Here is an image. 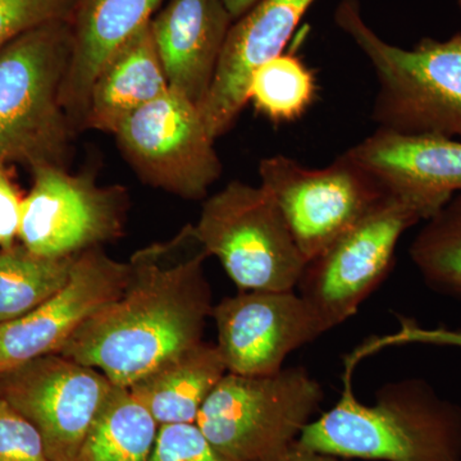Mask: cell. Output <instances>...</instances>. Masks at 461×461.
<instances>
[{
	"label": "cell",
	"instance_id": "1",
	"mask_svg": "<svg viewBox=\"0 0 461 461\" xmlns=\"http://www.w3.org/2000/svg\"><path fill=\"white\" fill-rule=\"evenodd\" d=\"M209 257L190 223L171 239L139 249L127 262L121 295L91 315L58 354L129 388L204 341L214 306L205 275Z\"/></svg>",
	"mask_w": 461,
	"mask_h": 461
},
{
	"label": "cell",
	"instance_id": "2",
	"mask_svg": "<svg viewBox=\"0 0 461 461\" xmlns=\"http://www.w3.org/2000/svg\"><path fill=\"white\" fill-rule=\"evenodd\" d=\"M297 444L346 459L461 461V406L420 378L379 388L373 405L350 381L338 403L303 430Z\"/></svg>",
	"mask_w": 461,
	"mask_h": 461
},
{
	"label": "cell",
	"instance_id": "3",
	"mask_svg": "<svg viewBox=\"0 0 461 461\" xmlns=\"http://www.w3.org/2000/svg\"><path fill=\"white\" fill-rule=\"evenodd\" d=\"M335 23L371 63L378 129L461 140V32L445 41L423 38L405 50L372 29L359 0H341Z\"/></svg>",
	"mask_w": 461,
	"mask_h": 461
},
{
	"label": "cell",
	"instance_id": "4",
	"mask_svg": "<svg viewBox=\"0 0 461 461\" xmlns=\"http://www.w3.org/2000/svg\"><path fill=\"white\" fill-rule=\"evenodd\" d=\"M71 21L45 23L0 50V165L65 167L75 131L60 103Z\"/></svg>",
	"mask_w": 461,
	"mask_h": 461
},
{
	"label": "cell",
	"instance_id": "5",
	"mask_svg": "<svg viewBox=\"0 0 461 461\" xmlns=\"http://www.w3.org/2000/svg\"><path fill=\"white\" fill-rule=\"evenodd\" d=\"M323 397L303 366L269 375L227 372L195 424L226 461H276L299 439Z\"/></svg>",
	"mask_w": 461,
	"mask_h": 461
},
{
	"label": "cell",
	"instance_id": "6",
	"mask_svg": "<svg viewBox=\"0 0 461 461\" xmlns=\"http://www.w3.org/2000/svg\"><path fill=\"white\" fill-rule=\"evenodd\" d=\"M194 227L241 291L295 290L308 263L262 185L230 181L205 200Z\"/></svg>",
	"mask_w": 461,
	"mask_h": 461
},
{
	"label": "cell",
	"instance_id": "7",
	"mask_svg": "<svg viewBox=\"0 0 461 461\" xmlns=\"http://www.w3.org/2000/svg\"><path fill=\"white\" fill-rule=\"evenodd\" d=\"M258 172L306 262L323 253L390 194L346 153L324 168H309L277 154L260 160Z\"/></svg>",
	"mask_w": 461,
	"mask_h": 461
},
{
	"label": "cell",
	"instance_id": "8",
	"mask_svg": "<svg viewBox=\"0 0 461 461\" xmlns=\"http://www.w3.org/2000/svg\"><path fill=\"white\" fill-rule=\"evenodd\" d=\"M421 221L424 217L417 205L390 193L306 263L296 287L326 332L357 313L390 272L403 233Z\"/></svg>",
	"mask_w": 461,
	"mask_h": 461
},
{
	"label": "cell",
	"instance_id": "9",
	"mask_svg": "<svg viewBox=\"0 0 461 461\" xmlns=\"http://www.w3.org/2000/svg\"><path fill=\"white\" fill-rule=\"evenodd\" d=\"M114 136L141 181L182 199L206 198L222 175L199 108L171 89L129 115Z\"/></svg>",
	"mask_w": 461,
	"mask_h": 461
},
{
	"label": "cell",
	"instance_id": "10",
	"mask_svg": "<svg viewBox=\"0 0 461 461\" xmlns=\"http://www.w3.org/2000/svg\"><path fill=\"white\" fill-rule=\"evenodd\" d=\"M23 199L18 242L44 257H74L123 238L130 196L120 185L100 186L90 173L65 167L32 169Z\"/></svg>",
	"mask_w": 461,
	"mask_h": 461
},
{
	"label": "cell",
	"instance_id": "11",
	"mask_svg": "<svg viewBox=\"0 0 461 461\" xmlns=\"http://www.w3.org/2000/svg\"><path fill=\"white\" fill-rule=\"evenodd\" d=\"M114 384L59 354L0 373V397L38 429L50 461H76Z\"/></svg>",
	"mask_w": 461,
	"mask_h": 461
},
{
	"label": "cell",
	"instance_id": "12",
	"mask_svg": "<svg viewBox=\"0 0 461 461\" xmlns=\"http://www.w3.org/2000/svg\"><path fill=\"white\" fill-rule=\"evenodd\" d=\"M217 348L227 372L269 375L288 355L326 330L295 291H241L213 306Z\"/></svg>",
	"mask_w": 461,
	"mask_h": 461
},
{
	"label": "cell",
	"instance_id": "13",
	"mask_svg": "<svg viewBox=\"0 0 461 461\" xmlns=\"http://www.w3.org/2000/svg\"><path fill=\"white\" fill-rule=\"evenodd\" d=\"M129 280V264L103 248L77 254L58 293L17 320L0 324V373L58 354L91 315L113 302Z\"/></svg>",
	"mask_w": 461,
	"mask_h": 461
},
{
	"label": "cell",
	"instance_id": "14",
	"mask_svg": "<svg viewBox=\"0 0 461 461\" xmlns=\"http://www.w3.org/2000/svg\"><path fill=\"white\" fill-rule=\"evenodd\" d=\"M317 0H259L230 26L211 90L199 111L217 140L248 104L251 76L286 50L297 26Z\"/></svg>",
	"mask_w": 461,
	"mask_h": 461
},
{
	"label": "cell",
	"instance_id": "15",
	"mask_svg": "<svg viewBox=\"0 0 461 461\" xmlns=\"http://www.w3.org/2000/svg\"><path fill=\"white\" fill-rule=\"evenodd\" d=\"M429 220L461 193V140L377 129L345 151Z\"/></svg>",
	"mask_w": 461,
	"mask_h": 461
},
{
	"label": "cell",
	"instance_id": "16",
	"mask_svg": "<svg viewBox=\"0 0 461 461\" xmlns=\"http://www.w3.org/2000/svg\"><path fill=\"white\" fill-rule=\"evenodd\" d=\"M232 23L223 0H169L151 18L169 89L198 108L211 90Z\"/></svg>",
	"mask_w": 461,
	"mask_h": 461
},
{
	"label": "cell",
	"instance_id": "17",
	"mask_svg": "<svg viewBox=\"0 0 461 461\" xmlns=\"http://www.w3.org/2000/svg\"><path fill=\"white\" fill-rule=\"evenodd\" d=\"M162 0H78L72 16L71 60L60 103L74 130H83L87 99L100 68L147 26Z\"/></svg>",
	"mask_w": 461,
	"mask_h": 461
},
{
	"label": "cell",
	"instance_id": "18",
	"mask_svg": "<svg viewBox=\"0 0 461 461\" xmlns=\"http://www.w3.org/2000/svg\"><path fill=\"white\" fill-rule=\"evenodd\" d=\"M169 90L150 23L109 57L87 99L84 129L113 133L129 115Z\"/></svg>",
	"mask_w": 461,
	"mask_h": 461
},
{
	"label": "cell",
	"instance_id": "19",
	"mask_svg": "<svg viewBox=\"0 0 461 461\" xmlns=\"http://www.w3.org/2000/svg\"><path fill=\"white\" fill-rule=\"evenodd\" d=\"M226 373L217 345L202 341L129 388L147 406L158 426L195 424L200 409Z\"/></svg>",
	"mask_w": 461,
	"mask_h": 461
},
{
	"label": "cell",
	"instance_id": "20",
	"mask_svg": "<svg viewBox=\"0 0 461 461\" xmlns=\"http://www.w3.org/2000/svg\"><path fill=\"white\" fill-rule=\"evenodd\" d=\"M159 426L130 388L114 386L76 461H150Z\"/></svg>",
	"mask_w": 461,
	"mask_h": 461
},
{
	"label": "cell",
	"instance_id": "21",
	"mask_svg": "<svg viewBox=\"0 0 461 461\" xmlns=\"http://www.w3.org/2000/svg\"><path fill=\"white\" fill-rule=\"evenodd\" d=\"M74 257H44L16 242L0 249V324L17 320L68 281Z\"/></svg>",
	"mask_w": 461,
	"mask_h": 461
},
{
	"label": "cell",
	"instance_id": "22",
	"mask_svg": "<svg viewBox=\"0 0 461 461\" xmlns=\"http://www.w3.org/2000/svg\"><path fill=\"white\" fill-rule=\"evenodd\" d=\"M318 84L313 69L293 51L267 60L251 76L248 100L276 124L300 120L317 99Z\"/></svg>",
	"mask_w": 461,
	"mask_h": 461
},
{
	"label": "cell",
	"instance_id": "23",
	"mask_svg": "<svg viewBox=\"0 0 461 461\" xmlns=\"http://www.w3.org/2000/svg\"><path fill=\"white\" fill-rule=\"evenodd\" d=\"M409 256L432 290L461 302V193L424 221Z\"/></svg>",
	"mask_w": 461,
	"mask_h": 461
},
{
	"label": "cell",
	"instance_id": "24",
	"mask_svg": "<svg viewBox=\"0 0 461 461\" xmlns=\"http://www.w3.org/2000/svg\"><path fill=\"white\" fill-rule=\"evenodd\" d=\"M78 0H0V50L18 36L54 21L72 20Z\"/></svg>",
	"mask_w": 461,
	"mask_h": 461
},
{
	"label": "cell",
	"instance_id": "25",
	"mask_svg": "<svg viewBox=\"0 0 461 461\" xmlns=\"http://www.w3.org/2000/svg\"><path fill=\"white\" fill-rule=\"evenodd\" d=\"M0 461H50L38 429L2 397Z\"/></svg>",
	"mask_w": 461,
	"mask_h": 461
},
{
	"label": "cell",
	"instance_id": "26",
	"mask_svg": "<svg viewBox=\"0 0 461 461\" xmlns=\"http://www.w3.org/2000/svg\"><path fill=\"white\" fill-rule=\"evenodd\" d=\"M150 461H226L196 424L159 427Z\"/></svg>",
	"mask_w": 461,
	"mask_h": 461
},
{
	"label": "cell",
	"instance_id": "27",
	"mask_svg": "<svg viewBox=\"0 0 461 461\" xmlns=\"http://www.w3.org/2000/svg\"><path fill=\"white\" fill-rule=\"evenodd\" d=\"M23 199L0 165V249L14 247L18 240Z\"/></svg>",
	"mask_w": 461,
	"mask_h": 461
},
{
	"label": "cell",
	"instance_id": "28",
	"mask_svg": "<svg viewBox=\"0 0 461 461\" xmlns=\"http://www.w3.org/2000/svg\"><path fill=\"white\" fill-rule=\"evenodd\" d=\"M276 461H339L338 457L332 455L320 453V451L311 450V448L303 447L297 444L291 446L290 448L282 455L280 459Z\"/></svg>",
	"mask_w": 461,
	"mask_h": 461
},
{
	"label": "cell",
	"instance_id": "29",
	"mask_svg": "<svg viewBox=\"0 0 461 461\" xmlns=\"http://www.w3.org/2000/svg\"><path fill=\"white\" fill-rule=\"evenodd\" d=\"M259 0H223L227 11L230 12V17L233 18V23L239 20L240 17L244 16L245 14L257 5Z\"/></svg>",
	"mask_w": 461,
	"mask_h": 461
},
{
	"label": "cell",
	"instance_id": "30",
	"mask_svg": "<svg viewBox=\"0 0 461 461\" xmlns=\"http://www.w3.org/2000/svg\"><path fill=\"white\" fill-rule=\"evenodd\" d=\"M457 5H459L460 11H461V0H456Z\"/></svg>",
	"mask_w": 461,
	"mask_h": 461
}]
</instances>
